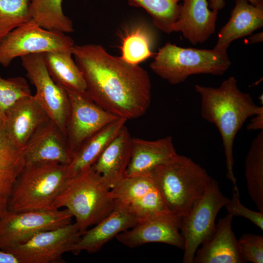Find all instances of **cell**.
<instances>
[{
	"instance_id": "27",
	"label": "cell",
	"mask_w": 263,
	"mask_h": 263,
	"mask_svg": "<svg viewBox=\"0 0 263 263\" xmlns=\"http://www.w3.org/2000/svg\"><path fill=\"white\" fill-rule=\"evenodd\" d=\"M181 0H128L133 6L141 7L150 16L154 25L162 32L170 34L178 20Z\"/></svg>"
},
{
	"instance_id": "10",
	"label": "cell",
	"mask_w": 263,
	"mask_h": 263,
	"mask_svg": "<svg viewBox=\"0 0 263 263\" xmlns=\"http://www.w3.org/2000/svg\"><path fill=\"white\" fill-rule=\"evenodd\" d=\"M20 58L27 77L36 88L35 95L66 139V127L70 113L66 90L58 85L49 74L44 62V53L28 55Z\"/></svg>"
},
{
	"instance_id": "33",
	"label": "cell",
	"mask_w": 263,
	"mask_h": 263,
	"mask_svg": "<svg viewBox=\"0 0 263 263\" xmlns=\"http://www.w3.org/2000/svg\"><path fill=\"white\" fill-rule=\"evenodd\" d=\"M241 253L245 262L263 263V236L246 233L238 240Z\"/></svg>"
},
{
	"instance_id": "6",
	"label": "cell",
	"mask_w": 263,
	"mask_h": 263,
	"mask_svg": "<svg viewBox=\"0 0 263 263\" xmlns=\"http://www.w3.org/2000/svg\"><path fill=\"white\" fill-rule=\"evenodd\" d=\"M231 63L227 51L184 48L168 42L159 49L150 66L159 77L176 85L194 75H223Z\"/></svg>"
},
{
	"instance_id": "17",
	"label": "cell",
	"mask_w": 263,
	"mask_h": 263,
	"mask_svg": "<svg viewBox=\"0 0 263 263\" xmlns=\"http://www.w3.org/2000/svg\"><path fill=\"white\" fill-rule=\"evenodd\" d=\"M233 216L228 214L216 224L214 231L198 248L193 263H244L238 241L232 229Z\"/></svg>"
},
{
	"instance_id": "19",
	"label": "cell",
	"mask_w": 263,
	"mask_h": 263,
	"mask_svg": "<svg viewBox=\"0 0 263 263\" xmlns=\"http://www.w3.org/2000/svg\"><path fill=\"white\" fill-rule=\"evenodd\" d=\"M177 154L171 136L155 140L132 138L130 161L125 176L144 175Z\"/></svg>"
},
{
	"instance_id": "1",
	"label": "cell",
	"mask_w": 263,
	"mask_h": 263,
	"mask_svg": "<svg viewBox=\"0 0 263 263\" xmlns=\"http://www.w3.org/2000/svg\"><path fill=\"white\" fill-rule=\"evenodd\" d=\"M74 60L90 98L98 105L126 120L144 115L151 99L147 72L138 65L113 56L100 45H75Z\"/></svg>"
},
{
	"instance_id": "18",
	"label": "cell",
	"mask_w": 263,
	"mask_h": 263,
	"mask_svg": "<svg viewBox=\"0 0 263 263\" xmlns=\"http://www.w3.org/2000/svg\"><path fill=\"white\" fill-rule=\"evenodd\" d=\"M218 12L208 8L207 0H183L173 32L181 33L193 45L202 43L214 33Z\"/></svg>"
},
{
	"instance_id": "29",
	"label": "cell",
	"mask_w": 263,
	"mask_h": 263,
	"mask_svg": "<svg viewBox=\"0 0 263 263\" xmlns=\"http://www.w3.org/2000/svg\"><path fill=\"white\" fill-rule=\"evenodd\" d=\"M156 188L148 175L125 176L111 189V195L115 203L127 205Z\"/></svg>"
},
{
	"instance_id": "24",
	"label": "cell",
	"mask_w": 263,
	"mask_h": 263,
	"mask_svg": "<svg viewBox=\"0 0 263 263\" xmlns=\"http://www.w3.org/2000/svg\"><path fill=\"white\" fill-rule=\"evenodd\" d=\"M72 56V50L44 53L47 70L58 85L66 89L86 93L83 75Z\"/></svg>"
},
{
	"instance_id": "20",
	"label": "cell",
	"mask_w": 263,
	"mask_h": 263,
	"mask_svg": "<svg viewBox=\"0 0 263 263\" xmlns=\"http://www.w3.org/2000/svg\"><path fill=\"white\" fill-rule=\"evenodd\" d=\"M132 137L123 127L92 166L111 189L125 177L130 159Z\"/></svg>"
},
{
	"instance_id": "16",
	"label": "cell",
	"mask_w": 263,
	"mask_h": 263,
	"mask_svg": "<svg viewBox=\"0 0 263 263\" xmlns=\"http://www.w3.org/2000/svg\"><path fill=\"white\" fill-rule=\"evenodd\" d=\"M26 164L57 162L68 165L73 154L61 131L52 120L42 124L24 148Z\"/></svg>"
},
{
	"instance_id": "37",
	"label": "cell",
	"mask_w": 263,
	"mask_h": 263,
	"mask_svg": "<svg viewBox=\"0 0 263 263\" xmlns=\"http://www.w3.org/2000/svg\"><path fill=\"white\" fill-rule=\"evenodd\" d=\"M0 263H19V262L13 254L0 249Z\"/></svg>"
},
{
	"instance_id": "14",
	"label": "cell",
	"mask_w": 263,
	"mask_h": 263,
	"mask_svg": "<svg viewBox=\"0 0 263 263\" xmlns=\"http://www.w3.org/2000/svg\"><path fill=\"white\" fill-rule=\"evenodd\" d=\"M50 119L35 94L17 101L7 111L2 121L10 141L17 147L24 149L37 130Z\"/></svg>"
},
{
	"instance_id": "26",
	"label": "cell",
	"mask_w": 263,
	"mask_h": 263,
	"mask_svg": "<svg viewBox=\"0 0 263 263\" xmlns=\"http://www.w3.org/2000/svg\"><path fill=\"white\" fill-rule=\"evenodd\" d=\"M62 0H30L31 19L41 27L65 34L74 32L73 23L62 8Z\"/></svg>"
},
{
	"instance_id": "30",
	"label": "cell",
	"mask_w": 263,
	"mask_h": 263,
	"mask_svg": "<svg viewBox=\"0 0 263 263\" xmlns=\"http://www.w3.org/2000/svg\"><path fill=\"white\" fill-rule=\"evenodd\" d=\"M30 0H0V41L8 33L31 19Z\"/></svg>"
},
{
	"instance_id": "35",
	"label": "cell",
	"mask_w": 263,
	"mask_h": 263,
	"mask_svg": "<svg viewBox=\"0 0 263 263\" xmlns=\"http://www.w3.org/2000/svg\"><path fill=\"white\" fill-rule=\"evenodd\" d=\"M252 5L263 8V0H247ZM225 6V0H209L208 8L211 10L219 11Z\"/></svg>"
},
{
	"instance_id": "36",
	"label": "cell",
	"mask_w": 263,
	"mask_h": 263,
	"mask_svg": "<svg viewBox=\"0 0 263 263\" xmlns=\"http://www.w3.org/2000/svg\"><path fill=\"white\" fill-rule=\"evenodd\" d=\"M252 117V119L247 126V129L249 130H263V111L261 112Z\"/></svg>"
},
{
	"instance_id": "25",
	"label": "cell",
	"mask_w": 263,
	"mask_h": 263,
	"mask_svg": "<svg viewBox=\"0 0 263 263\" xmlns=\"http://www.w3.org/2000/svg\"><path fill=\"white\" fill-rule=\"evenodd\" d=\"M244 174L249 196L263 212V131L253 140L247 154Z\"/></svg>"
},
{
	"instance_id": "4",
	"label": "cell",
	"mask_w": 263,
	"mask_h": 263,
	"mask_svg": "<svg viewBox=\"0 0 263 263\" xmlns=\"http://www.w3.org/2000/svg\"><path fill=\"white\" fill-rule=\"evenodd\" d=\"M111 188L92 167L69 179L54 202L57 209L64 207L74 217L82 234L108 216L115 202Z\"/></svg>"
},
{
	"instance_id": "21",
	"label": "cell",
	"mask_w": 263,
	"mask_h": 263,
	"mask_svg": "<svg viewBox=\"0 0 263 263\" xmlns=\"http://www.w3.org/2000/svg\"><path fill=\"white\" fill-rule=\"evenodd\" d=\"M263 26V8L247 0H235L230 18L220 30L214 49L227 51L233 41L250 35Z\"/></svg>"
},
{
	"instance_id": "28",
	"label": "cell",
	"mask_w": 263,
	"mask_h": 263,
	"mask_svg": "<svg viewBox=\"0 0 263 263\" xmlns=\"http://www.w3.org/2000/svg\"><path fill=\"white\" fill-rule=\"evenodd\" d=\"M153 36L146 27H135L123 38L121 47V57L126 62L138 64L151 56Z\"/></svg>"
},
{
	"instance_id": "13",
	"label": "cell",
	"mask_w": 263,
	"mask_h": 263,
	"mask_svg": "<svg viewBox=\"0 0 263 263\" xmlns=\"http://www.w3.org/2000/svg\"><path fill=\"white\" fill-rule=\"evenodd\" d=\"M181 221L182 216L167 212L141 220L135 226L119 233L115 238L130 248L160 243L183 250L184 240L180 231Z\"/></svg>"
},
{
	"instance_id": "34",
	"label": "cell",
	"mask_w": 263,
	"mask_h": 263,
	"mask_svg": "<svg viewBox=\"0 0 263 263\" xmlns=\"http://www.w3.org/2000/svg\"><path fill=\"white\" fill-rule=\"evenodd\" d=\"M228 214L247 219L263 231V212L253 211L244 207L240 202L239 193L233 190L231 199L224 206Z\"/></svg>"
},
{
	"instance_id": "22",
	"label": "cell",
	"mask_w": 263,
	"mask_h": 263,
	"mask_svg": "<svg viewBox=\"0 0 263 263\" xmlns=\"http://www.w3.org/2000/svg\"><path fill=\"white\" fill-rule=\"evenodd\" d=\"M25 164L24 149L10 141L0 118V219L8 211L13 185Z\"/></svg>"
},
{
	"instance_id": "3",
	"label": "cell",
	"mask_w": 263,
	"mask_h": 263,
	"mask_svg": "<svg viewBox=\"0 0 263 263\" xmlns=\"http://www.w3.org/2000/svg\"><path fill=\"white\" fill-rule=\"evenodd\" d=\"M168 209L185 215L203 196L212 178L191 158L177 154L148 174Z\"/></svg>"
},
{
	"instance_id": "23",
	"label": "cell",
	"mask_w": 263,
	"mask_h": 263,
	"mask_svg": "<svg viewBox=\"0 0 263 263\" xmlns=\"http://www.w3.org/2000/svg\"><path fill=\"white\" fill-rule=\"evenodd\" d=\"M127 120L118 118L87 139L74 152L67 166L69 179L91 168Z\"/></svg>"
},
{
	"instance_id": "38",
	"label": "cell",
	"mask_w": 263,
	"mask_h": 263,
	"mask_svg": "<svg viewBox=\"0 0 263 263\" xmlns=\"http://www.w3.org/2000/svg\"><path fill=\"white\" fill-rule=\"evenodd\" d=\"M250 43H255L263 41V32L252 35L249 38Z\"/></svg>"
},
{
	"instance_id": "8",
	"label": "cell",
	"mask_w": 263,
	"mask_h": 263,
	"mask_svg": "<svg viewBox=\"0 0 263 263\" xmlns=\"http://www.w3.org/2000/svg\"><path fill=\"white\" fill-rule=\"evenodd\" d=\"M228 200L221 191L218 182L212 178L203 196L182 217L183 263H192L197 249L214 231L216 216Z\"/></svg>"
},
{
	"instance_id": "32",
	"label": "cell",
	"mask_w": 263,
	"mask_h": 263,
	"mask_svg": "<svg viewBox=\"0 0 263 263\" xmlns=\"http://www.w3.org/2000/svg\"><path fill=\"white\" fill-rule=\"evenodd\" d=\"M124 206L140 220L170 212L167 208L156 188L139 199Z\"/></svg>"
},
{
	"instance_id": "9",
	"label": "cell",
	"mask_w": 263,
	"mask_h": 263,
	"mask_svg": "<svg viewBox=\"0 0 263 263\" xmlns=\"http://www.w3.org/2000/svg\"><path fill=\"white\" fill-rule=\"evenodd\" d=\"M66 209L8 211L0 219V249L6 250L24 243L42 231L71 223Z\"/></svg>"
},
{
	"instance_id": "2",
	"label": "cell",
	"mask_w": 263,
	"mask_h": 263,
	"mask_svg": "<svg viewBox=\"0 0 263 263\" xmlns=\"http://www.w3.org/2000/svg\"><path fill=\"white\" fill-rule=\"evenodd\" d=\"M200 96L201 114L214 124L222 138L226 168V177L239 193L233 171V147L235 137L245 121L263 111V106L255 103L249 94L242 92L234 76L225 80L217 88L195 85Z\"/></svg>"
},
{
	"instance_id": "7",
	"label": "cell",
	"mask_w": 263,
	"mask_h": 263,
	"mask_svg": "<svg viewBox=\"0 0 263 263\" xmlns=\"http://www.w3.org/2000/svg\"><path fill=\"white\" fill-rule=\"evenodd\" d=\"M75 45L66 34L44 29L31 19L0 41V65L7 67L16 58L28 55L72 50Z\"/></svg>"
},
{
	"instance_id": "15",
	"label": "cell",
	"mask_w": 263,
	"mask_h": 263,
	"mask_svg": "<svg viewBox=\"0 0 263 263\" xmlns=\"http://www.w3.org/2000/svg\"><path fill=\"white\" fill-rule=\"evenodd\" d=\"M141 220L125 206L115 203L114 209L108 216L81 234L71 252L75 255L82 251L96 253L113 238L134 227Z\"/></svg>"
},
{
	"instance_id": "11",
	"label": "cell",
	"mask_w": 263,
	"mask_h": 263,
	"mask_svg": "<svg viewBox=\"0 0 263 263\" xmlns=\"http://www.w3.org/2000/svg\"><path fill=\"white\" fill-rule=\"evenodd\" d=\"M81 233L72 223L41 232L26 242L4 250L13 254L19 263H61L63 254L71 252Z\"/></svg>"
},
{
	"instance_id": "31",
	"label": "cell",
	"mask_w": 263,
	"mask_h": 263,
	"mask_svg": "<svg viewBox=\"0 0 263 263\" xmlns=\"http://www.w3.org/2000/svg\"><path fill=\"white\" fill-rule=\"evenodd\" d=\"M31 95L30 86L24 77L4 78L0 75V118L3 120L7 111L17 101Z\"/></svg>"
},
{
	"instance_id": "12",
	"label": "cell",
	"mask_w": 263,
	"mask_h": 263,
	"mask_svg": "<svg viewBox=\"0 0 263 263\" xmlns=\"http://www.w3.org/2000/svg\"><path fill=\"white\" fill-rule=\"evenodd\" d=\"M66 90L70 102L66 140L73 155L87 139L120 117L96 104L88 93Z\"/></svg>"
},
{
	"instance_id": "5",
	"label": "cell",
	"mask_w": 263,
	"mask_h": 263,
	"mask_svg": "<svg viewBox=\"0 0 263 263\" xmlns=\"http://www.w3.org/2000/svg\"><path fill=\"white\" fill-rule=\"evenodd\" d=\"M67 166L57 162L25 165L13 185L8 210L57 209L54 202L69 180Z\"/></svg>"
}]
</instances>
